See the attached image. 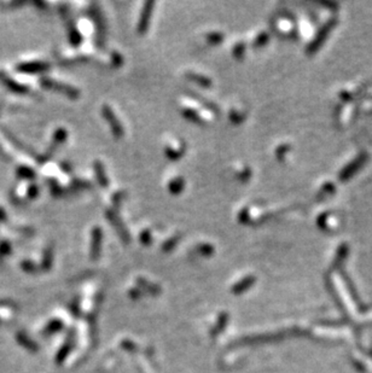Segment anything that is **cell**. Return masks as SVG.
Instances as JSON below:
<instances>
[{
    "label": "cell",
    "mask_w": 372,
    "mask_h": 373,
    "mask_svg": "<svg viewBox=\"0 0 372 373\" xmlns=\"http://www.w3.org/2000/svg\"><path fill=\"white\" fill-rule=\"evenodd\" d=\"M102 114H103V116H104L105 121L109 124V127H110V129H112L114 137H115L116 139H121L122 137H124V127H122L120 120H119L118 116L115 115V113H114L112 108H110L109 105H104V107L102 108Z\"/></svg>",
    "instance_id": "cell-1"
},
{
    "label": "cell",
    "mask_w": 372,
    "mask_h": 373,
    "mask_svg": "<svg viewBox=\"0 0 372 373\" xmlns=\"http://www.w3.org/2000/svg\"><path fill=\"white\" fill-rule=\"evenodd\" d=\"M154 6H155L154 1H146L145 4H144L143 10H141L140 17H139V22H138V26H137V32L139 33V34H145V33L148 32Z\"/></svg>",
    "instance_id": "cell-2"
},
{
    "label": "cell",
    "mask_w": 372,
    "mask_h": 373,
    "mask_svg": "<svg viewBox=\"0 0 372 373\" xmlns=\"http://www.w3.org/2000/svg\"><path fill=\"white\" fill-rule=\"evenodd\" d=\"M105 215H107L108 220L112 222L113 226L115 227L116 230H118V232L120 233L122 238H124V239L128 238V232H127L126 227H124V222H122L121 218L118 215V214L115 213V211L109 209V210H107V214H105Z\"/></svg>",
    "instance_id": "cell-3"
},
{
    "label": "cell",
    "mask_w": 372,
    "mask_h": 373,
    "mask_svg": "<svg viewBox=\"0 0 372 373\" xmlns=\"http://www.w3.org/2000/svg\"><path fill=\"white\" fill-rule=\"evenodd\" d=\"M185 152V145L184 143H180L179 140L174 141V143H169L166 146V155L171 160H179L183 154Z\"/></svg>",
    "instance_id": "cell-4"
},
{
    "label": "cell",
    "mask_w": 372,
    "mask_h": 373,
    "mask_svg": "<svg viewBox=\"0 0 372 373\" xmlns=\"http://www.w3.org/2000/svg\"><path fill=\"white\" fill-rule=\"evenodd\" d=\"M186 77H187L190 81L195 82L196 85L201 86V87L209 88L210 86H212V80H210L209 77L205 76V75L195 73V71H187V73H186Z\"/></svg>",
    "instance_id": "cell-5"
},
{
    "label": "cell",
    "mask_w": 372,
    "mask_h": 373,
    "mask_svg": "<svg viewBox=\"0 0 372 373\" xmlns=\"http://www.w3.org/2000/svg\"><path fill=\"white\" fill-rule=\"evenodd\" d=\"M94 172H96V177L99 185H101L102 187H108V185H109V179H108L107 174H105L104 166H103L102 162L94 163Z\"/></svg>",
    "instance_id": "cell-6"
},
{
    "label": "cell",
    "mask_w": 372,
    "mask_h": 373,
    "mask_svg": "<svg viewBox=\"0 0 372 373\" xmlns=\"http://www.w3.org/2000/svg\"><path fill=\"white\" fill-rule=\"evenodd\" d=\"M184 187H185V182L182 177H177V178H174V179H172L168 185L169 192L173 194H179L180 192L184 190Z\"/></svg>",
    "instance_id": "cell-7"
},
{
    "label": "cell",
    "mask_w": 372,
    "mask_h": 373,
    "mask_svg": "<svg viewBox=\"0 0 372 373\" xmlns=\"http://www.w3.org/2000/svg\"><path fill=\"white\" fill-rule=\"evenodd\" d=\"M182 114L186 120L193 122V124H203V120L201 119L198 113H196V110L190 109V108H184V109L182 110Z\"/></svg>",
    "instance_id": "cell-8"
},
{
    "label": "cell",
    "mask_w": 372,
    "mask_h": 373,
    "mask_svg": "<svg viewBox=\"0 0 372 373\" xmlns=\"http://www.w3.org/2000/svg\"><path fill=\"white\" fill-rule=\"evenodd\" d=\"M205 39H207V41L210 45H218V44H220L224 40V34L220 32H212L209 34H207Z\"/></svg>",
    "instance_id": "cell-9"
},
{
    "label": "cell",
    "mask_w": 372,
    "mask_h": 373,
    "mask_svg": "<svg viewBox=\"0 0 372 373\" xmlns=\"http://www.w3.org/2000/svg\"><path fill=\"white\" fill-rule=\"evenodd\" d=\"M244 54H246V44L244 43H238L233 47V56L238 60H242Z\"/></svg>",
    "instance_id": "cell-10"
},
{
    "label": "cell",
    "mask_w": 372,
    "mask_h": 373,
    "mask_svg": "<svg viewBox=\"0 0 372 373\" xmlns=\"http://www.w3.org/2000/svg\"><path fill=\"white\" fill-rule=\"evenodd\" d=\"M268 40V35L266 34V33H260L259 35H257L256 39L254 40V43H252V45H254L255 47H261L265 45L266 43H267Z\"/></svg>",
    "instance_id": "cell-11"
},
{
    "label": "cell",
    "mask_w": 372,
    "mask_h": 373,
    "mask_svg": "<svg viewBox=\"0 0 372 373\" xmlns=\"http://www.w3.org/2000/svg\"><path fill=\"white\" fill-rule=\"evenodd\" d=\"M230 119H231V121L235 122V124H241V122L246 119V116H244L243 114L238 113L237 110H231V113H230Z\"/></svg>",
    "instance_id": "cell-12"
},
{
    "label": "cell",
    "mask_w": 372,
    "mask_h": 373,
    "mask_svg": "<svg viewBox=\"0 0 372 373\" xmlns=\"http://www.w3.org/2000/svg\"><path fill=\"white\" fill-rule=\"evenodd\" d=\"M250 175H251L250 169L247 168V167H246V168L242 169V171H241L240 173H238V178H240V179L242 180V182H246V180H248L249 178H250Z\"/></svg>",
    "instance_id": "cell-13"
},
{
    "label": "cell",
    "mask_w": 372,
    "mask_h": 373,
    "mask_svg": "<svg viewBox=\"0 0 372 373\" xmlns=\"http://www.w3.org/2000/svg\"><path fill=\"white\" fill-rule=\"evenodd\" d=\"M238 219H240L241 222H248L249 220H250V213H249L248 208H246V209H243L242 211H241Z\"/></svg>",
    "instance_id": "cell-14"
},
{
    "label": "cell",
    "mask_w": 372,
    "mask_h": 373,
    "mask_svg": "<svg viewBox=\"0 0 372 373\" xmlns=\"http://www.w3.org/2000/svg\"><path fill=\"white\" fill-rule=\"evenodd\" d=\"M124 196H126V193L124 192H116L115 193V197H114V200H115V203H120L122 198H124Z\"/></svg>",
    "instance_id": "cell-15"
}]
</instances>
